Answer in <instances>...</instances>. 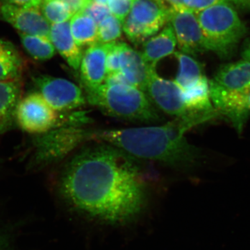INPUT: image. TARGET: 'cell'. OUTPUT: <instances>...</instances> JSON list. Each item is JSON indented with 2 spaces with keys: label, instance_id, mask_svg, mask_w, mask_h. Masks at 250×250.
I'll use <instances>...</instances> for the list:
<instances>
[{
  "label": "cell",
  "instance_id": "obj_1",
  "mask_svg": "<svg viewBox=\"0 0 250 250\" xmlns=\"http://www.w3.org/2000/svg\"><path fill=\"white\" fill-rule=\"evenodd\" d=\"M59 188L77 211L109 225L131 221L147 201L146 182L135 158L104 143L72 158Z\"/></svg>",
  "mask_w": 250,
  "mask_h": 250
},
{
  "label": "cell",
  "instance_id": "obj_2",
  "mask_svg": "<svg viewBox=\"0 0 250 250\" xmlns=\"http://www.w3.org/2000/svg\"><path fill=\"white\" fill-rule=\"evenodd\" d=\"M205 122V117L190 113L162 126L89 131L88 140L111 145L135 159L183 167L195 163L199 156L198 149L188 142L184 135Z\"/></svg>",
  "mask_w": 250,
  "mask_h": 250
},
{
  "label": "cell",
  "instance_id": "obj_3",
  "mask_svg": "<svg viewBox=\"0 0 250 250\" xmlns=\"http://www.w3.org/2000/svg\"><path fill=\"white\" fill-rule=\"evenodd\" d=\"M85 100L108 116L127 120L154 122L160 117L143 90L129 85L103 83L85 90Z\"/></svg>",
  "mask_w": 250,
  "mask_h": 250
},
{
  "label": "cell",
  "instance_id": "obj_4",
  "mask_svg": "<svg viewBox=\"0 0 250 250\" xmlns=\"http://www.w3.org/2000/svg\"><path fill=\"white\" fill-rule=\"evenodd\" d=\"M196 15L208 51L223 59L229 57L247 33L236 10L229 2L222 3Z\"/></svg>",
  "mask_w": 250,
  "mask_h": 250
},
{
  "label": "cell",
  "instance_id": "obj_5",
  "mask_svg": "<svg viewBox=\"0 0 250 250\" xmlns=\"http://www.w3.org/2000/svg\"><path fill=\"white\" fill-rule=\"evenodd\" d=\"M87 121L84 113H73L69 116L60 115L49 106L39 92L21 98L16 108V123L23 131L31 134H45L60 126H79Z\"/></svg>",
  "mask_w": 250,
  "mask_h": 250
},
{
  "label": "cell",
  "instance_id": "obj_6",
  "mask_svg": "<svg viewBox=\"0 0 250 250\" xmlns=\"http://www.w3.org/2000/svg\"><path fill=\"white\" fill-rule=\"evenodd\" d=\"M88 131L76 126H63L38 135L34 142V163L45 166L63 159L85 140Z\"/></svg>",
  "mask_w": 250,
  "mask_h": 250
},
{
  "label": "cell",
  "instance_id": "obj_7",
  "mask_svg": "<svg viewBox=\"0 0 250 250\" xmlns=\"http://www.w3.org/2000/svg\"><path fill=\"white\" fill-rule=\"evenodd\" d=\"M34 82L49 106L59 113L73 111L85 104L82 90L65 79L41 75L34 77Z\"/></svg>",
  "mask_w": 250,
  "mask_h": 250
},
{
  "label": "cell",
  "instance_id": "obj_8",
  "mask_svg": "<svg viewBox=\"0 0 250 250\" xmlns=\"http://www.w3.org/2000/svg\"><path fill=\"white\" fill-rule=\"evenodd\" d=\"M210 100L218 115L226 117L238 133H241L250 117V89H226L209 81Z\"/></svg>",
  "mask_w": 250,
  "mask_h": 250
},
{
  "label": "cell",
  "instance_id": "obj_9",
  "mask_svg": "<svg viewBox=\"0 0 250 250\" xmlns=\"http://www.w3.org/2000/svg\"><path fill=\"white\" fill-rule=\"evenodd\" d=\"M168 23L173 29L180 52L190 56L208 52L196 13L170 7Z\"/></svg>",
  "mask_w": 250,
  "mask_h": 250
},
{
  "label": "cell",
  "instance_id": "obj_10",
  "mask_svg": "<svg viewBox=\"0 0 250 250\" xmlns=\"http://www.w3.org/2000/svg\"><path fill=\"white\" fill-rule=\"evenodd\" d=\"M150 101L171 116L182 117L190 114L184 103L182 90L174 81L165 80L153 70L146 88Z\"/></svg>",
  "mask_w": 250,
  "mask_h": 250
},
{
  "label": "cell",
  "instance_id": "obj_11",
  "mask_svg": "<svg viewBox=\"0 0 250 250\" xmlns=\"http://www.w3.org/2000/svg\"><path fill=\"white\" fill-rule=\"evenodd\" d=\"M169 14L170 7L157 0H134L128 16L147 40L168 22Z\"/></svg>",
  "mask_w": 250,
  "mask_h": 250
},
{
  "label": "cell",
  "instance_id": "obj_12",
  "mask_svg": "<svg viewBox=\"0 0 250 250\" xmlns=\"http://www.w3.org/2000/svg\"><path fill=\"white\" fill-rule=\"evenodd\" d=\"M0 14L20 34L49 38L50 24L38 8H23L6 3Z\"/></svg>",
  "mask_w": 250,
  "mask_h": 250
},
{
  "label": "cell",
  "instance_id": "obj_13",
  "mask_svg": "<svg viewBox=\"0 0 250 250\" xmlns=\"http://www.w3.org/2000/svg\"><path fill=\"white\" fill-rule=\"evenodd\" d=\"M110 43V42H109ZM109 43H98L85 50L80 64V78L84 90L93 89L106 80V56Z\"/></svg>",
  "mask_w": 250,
  "mask_h": 250
},
{
  "label": "cell",
  "instance_id": "obj_14",
  "mask_svg": "<svg viewBox=\"0 0 250 250\" xmlns=\"http://www.w3.org/2000/svg\"><path fill=\"white\" fill-rule=\"evenodd\" d=\"M120 72L130 85L146 91L152 67L143 59L141 52L135 50L125 42H119Z\"/></svg>",
  "mask_w": 250,
  "mask_h": 250
},
{
  "label": "cell",
  "instance_id": "obj_15",
  "mask_svg": "<svg viewBox=\"0 0 250 250\" xmlns=\"http://www.w3.org/2000/svg\"><path fill=\"white\" fill-rule=\"evenodd\" d=\"M49 39L54 48L64 60L75 70L80 69L83 53L82 48L74 40L70 31V22L54 24L51 25Z\"/></svg>",
  "mask_w": 250,
  "mask_h": 250
},
{
  "label": "cell",
  "instance_id": "obj_16",
  "mask_svg": "<svg viewBox=\"0 0 250 250\" xmlns=\"http://www.w3.org/2000/svg\"><path fill=\"white\" fill-rule=\"evenodd\" d=\"M177 39L170 23L156 36L149 38L143 44V59L150 66L156 68L161 59L174 53Z\"/></svg>",
  "mask_w": 250,
  "mask_h": 250
},
{
  "label": "cell",
  "instance_id": "obj_17",
  "mask_svg": "<svg viewBox=\"0 0 250 250\" xmlns=\"http://www.w3.org/2000/svg\"><path fill=\"white\" fill-rule=\"evenodd\" d=\"M21 80L0 82V134L6 132L16 122V108L22 98Z\"/></svg>",
  "mask_w": 250,
  "mask_h": 250
},
{
  "label": "cell",
  "instance_id": "obj_18",
  "mask_svg": "<svg viewBox=\"0 0 250 250\" xmlns=\"http://www.w3.org/2000/svg\"><path fill=\"white\" fill-rule=\"evenodd\" d=\"M213 82L226 89L247 90L250 89V62L243 59L227 63L217 71Z\"/></svg>",
  "mask_w": 250,
  "mask_h": 250
},
{
  "label": "cell",
  "instance_id": "obj_19",
  "mask_svg": "<svg viewBox=\"0 0 250 250\" xmlns=\"http://www.w3.org/2000/svg\"><path fill=\"white\" fill-rule=\"evenodd\" d=\"M186 107L192 113L207 115L212 118L218 116L210 96L209 81L205 76L195 84L182 90Z\"/></svg>",
  "mask_w": 250,
  "mask_h": 250
},
{
  "label": "cell",
  "instance_id": "obj_20",
  "mask_svg": "<svg viewBox=\"0 0 250 250\" xmlns=\"http://www.w3.org/2000/svg\"><path fill=\"white\" fill-rule=\"evenodd\" d=\"M24 62L17 49L8 41L0 40V82L21 80Z\"/></svg>",
  "mask_w": 250,
  "mask_h": 250
},
{
  "label": "cell",
  "instance_id": "obj_21",
  "mask_svg": "<svg viewBox=\"0 0 250 250\" xmlns=\"http://www.w3.org/2000/svg\"><path fill=\"white\" fill-rule=\"evenodd\" d=\"M174 54L179 62L178 74L174 82L181 90L190 88L205 76L203 65L192 56L180 51L174 52Z\"/></svg>",
  "mask_w": 250,
  "mask_h": 250
},
{
  "label": "cell",
  "instance_id": "obj_22",
  "mask_svg": "<svg viewBox=\"0 0 250 250\" xmlns=\"http://www.w3.org/2000/svg\"><path fill=\"white\" fill-rule=\"evenodd\" d=\"M70 26L72 37L80 47L98 43V26L90 16L81 12L75 14Z\"/></svg>",
  "mask_w": 250,
  "mask_h": 250
},
{
  "label": "cell",
  "instance_id": "obj_23",
  "mask_svg": "<svg viewBox=\"0 0 250 250\" xmlns=\"http://www.w3.org/2000/svg\"><path fill=\"white\" fill-rule=\"evenodd\" d=\"M21 39L24 48L36 60H49L55 54L56 49L49 38L21 34Z\"/></svg>",
  "mask_w": 250,
  "mask_h": 250
},
{
  "label": "cell",
  "instance_id": "obj_24",
  "mask_svg": "<svg viewBox=\"0 0 250 250\" xmlns=\"http://www.w3.org/2000/svg\"><path fill=\"white\" fill-rule=\"evenodd\" d=\"M42 14L52 24L67 22L74 16L68 6L62 0H44Z\"/></svg>",
  "mask_w": 250,
  "mask_h": 250
},
{
  "label": "cell",
  "instance_id": "obj_25",
  "mask_svg": "<svg viewBox=\"0 0 250 250\" xmlns=\"http://www.w3.org/2000/svg\"><path fill=\"white\" fill-rule=\"evenodd\" d=\"M123 23L111 14L98 24V42L109 43L116 42L122 35Z\"/></svg>",
  "mask_w": 250,
  "mask_h": 250
},
{
  "label": "cell",
  "instance_id": "obj_26",
  "mask_svg": "<svg viewBox=\"0 0 250 250\" xmlns=\"http://www.w3.org/2000/svg\"><path fill=\"white\" fill-rule=\"evenodd\" d=\"M134 0H108L110 12L122 23L124 22L131 11Z\"/></svg>",
  "mask_w": 250,
  "mask_h": 250
},
{
  "label": "cell",
  "instance_id": "obj_27",
  "mask_svg": "<svg viewBox=\"0 0 250 250\" xmlns=\"http://www.w3.org/2000/svg\"><path fill=\"white\" fill-rule=\"evenodd\" d=\"M81 13L90 16L98 24V26L103 20L111 14L107 5L99 4V3L95 2L93 0Z\"/></svg>",
  "mask_w": 250,
  "mask_h": 250
},
{
  "label": "cell",
  "instance_id": "obj_28",
  "mask_svg": "<svg viewBox=\"0 0 250 250\" xmlns=\"http://www.w3.org/2000/svg\"><path fill=\"white\" fill-rule=\"evenodd\" d=\"M106 67L107 75L120 72L119 42H110L106 56Z\"/></svg>",
  "mask_w": 250,
  "mask_h": 250
},
{
  "label": "cell",
  "instance_id": "obj_29",
  "mask_svg": "<svg viewBox=\"0 0 250 250\" xmlns=\"http://www.w3.org/2000/svg\"><path fill=\"white\" fill-rule=\"evenodd\" d=\"M182 2L186 9L198 13L214 5L229 3V0H182Z\"/></svg>",
  "mask_w": 250,
  "mask_h": 250
},
{
  "label": "cell",
  "instance_id": "obj_30",
  "mask_svg": "<svg viewBox=\"0 0 250 250\" xmlns=\"http://www.w3.org/2000/svg\"><path fill=\"white\" fill-rule=\"evenodd\" d=\"M68 6L74 15L82 12L92 0H62Z\"/></svg>",
  "mask_w": 250,
  "mask_h": 250
},
{
  "label": "cell",
  "instance_id": "obj_31",
  "mask_svg": "<svg viewBox=\"0 0 250 250\" xmlns=\"http://www.w3.org/2000/svg\"><path fill=\"white\" fill-rule=\"evenodd\" d=\"M9 4L23 8H38L42 4V0H7Z\"/></svg>",
  "mask_w": 250,
  "mask_h": 250
},
{
  "label": "cell",
  "instance_id": "obj_32",
  "mask_svg": "<svg viewBox=\"0 0 250 250\" xmlns=\"http://www.w3.org/2000/svg\"><path fill=\"white\" fill-rule=\"evenodd\" d=\"M231 1L242 9L250 11V0H231Z\"/></svg>",
  "mask_w": 250,
  "mask_h": 250
},
{
  "label": "cell",
  "instance_id": "obj_33",
  "mask_svg": "<svg viewBox=\"0 0 250 250\" xmlns=\"http://www.w3.org/2000/svg\"><path fill=\"white\" fill-rule=\"evenodd\" d=\"M167 1L170 4V7L172 9H181V8H184L183 6V2L182 0H164Z\"/></svg>",
  "mask_w": 250,
  "mask_h": 250
},
{
  "label": "cell",
  "instance_id": "obj_34",
  "mask_svg": "<svg viewBox=\"0 0 250 250\" xmlns=\"http://www.w3.org/2000/svg\"><path fill=\"white\" fill-rule=\"evenodd\" d=\"M242 57H243V59L250 62V41L243 49V52H242Z\"/></svg>",
  "mask_w": 250,
  "mask_h": 250
},
{
  "label": "cell",
  "instance_id": "obj_35",
  "mask_svg": "<svg viewBox=\"0 0 250 250\" xmlns=\"http://www.w3.org/2000/svg\"><path fill=\"white\" fill-rule=\"evenodd\" d=\"M95 2L99 3V4H107L108 0H93Z\"/></svg>",
  "mask_w": 250,
  "mask_h": 250
},
{
  "label": "cell",
  "instance_id": "obj_36",
  "mask_svg": "<svg viewBox=\"0 0 250 250\" xmlns=\"http://www.w3.org/2000/svg\"><path fill=\"white\" fill-rule=\"evenodd\" d=\"M0 250H8L6 246L0 241Z\"/></svg>",
  "mask_w": 250,
  "mask_h": 250
},
{
  "label": "cell",
  "instance_id": "obj_37",
  "mask_svg": "<svg viewBox=\"0 0 250 250\" xmlns=\"http://www.w3.org/2000/svg\"><path fill=\"white\" fill-rule=\"evenodd\" d=\"M157 1H160V2L164 3V0H157Z\"/></svg>",
  "mask_w": 250,
  "mask_h": 250
}]
</instances>
